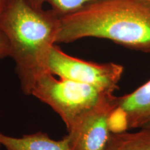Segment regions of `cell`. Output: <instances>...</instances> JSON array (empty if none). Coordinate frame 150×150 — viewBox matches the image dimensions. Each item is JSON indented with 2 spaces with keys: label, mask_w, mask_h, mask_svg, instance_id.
Here are the masks:
<instances>
[{
  "label": "cell",
  "mask_w": 150,
  "mask_h": 150,
  "mask_svg": "<svg viewBox=\"0 0 150 150\" xmlns=\"http://www.w3.org/2000/svg\"><path fill=\"white\" fill-rule=\"evenodd\" d=\"M91 37L150 53V5L145 0H93L61 17L56 44Z\"/></svg>",
  "instance_id": "obj_1"
},
{
  "label": "cell",
  "mask_w": 150,
  "mask_h": 150,
  "mask_svg": "<svg viewBox=\"0 0 150 150\" xmlns=\"http://www.w3.org/2000/svg\"><path fill=\"white\" fill-rule=\"evenodd\" d=\"M59 16L51 8L33 7L27 0H11L0 14V31L6 38L22 91L31 95L37 79L47 70L56 45Z\"/></svg>",
  "instance_id": "obj_2"
},
{
  "label": "cell",
  "mask_w": 150,
  "mask_h": 150,
  "mask_svg": "<svg viewBox=\"0 0 150 150\" xmlns=\"http://www.w3.org/2000/svg\"><path fill=\"white\" fill-rule=\"evenodd\" d=\"M107 95L109 94L87 84L66 79H58L49 72L37 79L31 93L59 114L67 130Z\"/></svg>",
  "instance_id": "obj_3"
},
{
  "label": "cell",
  "mask_w": 150,
  "mask_h": 150,
  "mask_svg": "<svg viewBox=\"0 0 150 150\" xmlns=\"http://www.w3.org/2000/svg\"><path fill=\"white\" fill-rule=\"evenodd\" d=\"M47 70L60 78L93 86L103 93L113 94L118 88L124 67L115 63H98L75 58L54 45L49 54Z\"/></svg>",
  "instance_id": "obj_4"
},
{
  "label": "cell",
  "mask_w": 150,
  "mask_h": 150,
  "mask_svg": "<svg viewBox=\"0 0 150 150\" xmlns=\"http://www.w3.org/2000/svg\"><path fill=\"white\" fill-rule=\"evenodd\" d=\"M115 97L113 94L106 95L67 129L65 137L71 150L105 149L112 134L110 117Z\"/></svg>",
  "instance_id": "obj_5"
},
{
  "label": "cell",
  "mask_w": 150,
  "mask_h": 150,
  "mask_svg": "<svg viewBox=\"0 0 150 150\" xmlns=\"http://www.w3.org/2000/svg\"><path fill=\"white\" fill-rule=\"evenodd\" d=\"M110 117L112 133L150 129V80L132 93L115 97Z\"/></svg>",
  "instance_id": "obj_6"
},
{
  "label": "cell",
  "mask_w": 150,
  "mask_h": 150,
  "mask_svg": "<svg viewBox=\"0 0 150 150\" xmlns=\"http://www.w3.org/2000/svg\"><path fill=\"white\" fill-rule=\"evenodd\" d=\"M0 145L6 150H71L65 137L55 140L43 132L24 135L21 138L0 132Z\"/></svg>",
  "instance_id": "obj_7"
},
{
  "label": "cell",
  "mask_w": 150,
  "mask_h": 150,
  "mask_svg": "<svg viewBox=\"0 0 150 150\" xmlns=\"http://www.w3.org/2000/svg\"><path fill=\"white\" fill-rule=\"evenodd\" d=\"M104 150H150V129L111 134Z\"/></svg>",
  "instance_id": "obj_8"
},
{
  "label": "cell",
  "mask_w": 150,
  "mask_h": 150,
  "mask_svg": "<svg viewBox=\"0 0 150 150\" xmlns=\"http://www.w3.org/2000/svg\"><path fill=\"white\" fill-rule=\"evenodd\" d=\"M33 7L43 8L45 4L59 16H63L78 10L93 0H27Z\"/></svg>",
  "instance_id": "obj_9"
},
{
  "label": "cell",
  "mask_w": 150,
  "mask_h": 150,
  "mask_svg": "<svg viewBox=\"0 0 150 150\" xmlns=\"http://www.w3.org/2000/svg\"><path fill=\"white\" fill-rule=\"evenodd\" d=\"M10 56V48L6 38L0 31V59H5Z\"/></svg>",
  "instance_id": "obj_10"
},
{
  "label": "cell",
  "mask_w": 150,
  "mask_h": 150,
  "mask_svg": "<svg viewBox=\"0 0 150 150\" xmlns=\"http://www.w3.org/2000/svg\"><path fill=\"white\" fill-rule=\"evenodd\" d=\"M10 1L11 0H0V14L1 13L7 4L10 2Z\"/></svg>",
  "instance_id": "obj_11"
},
{
  "label": "cell",
  "mask_w": 150,
  "mask_h": 150,
  "mask_svg": "<svg viewBox=\"0 0 150 150\" xmlns=\"http://www.w3.org/2000/svg\"><path fill=\"white\" fill-rule=\"evenodd\" d=\"M145 1H146V2L148 3V4H149L150 5V0H145Z\"/></svg>",
  "instance_id": "obj_12"
},
{
  "label": "cell",
  "mask_w": 150,
  "mask_h": 150,
  "mask_svg": "<svg viewBox=\"0 0 150 150\" xmlns=\"http://www.w3.org/2000/svg\"><path fill=\"white\" fill-rule=\"evenodd\" d=\"M1 147V145H0V147Z\"/></svg>",
  "instance_id": "obj_13"
}]
</instances>
